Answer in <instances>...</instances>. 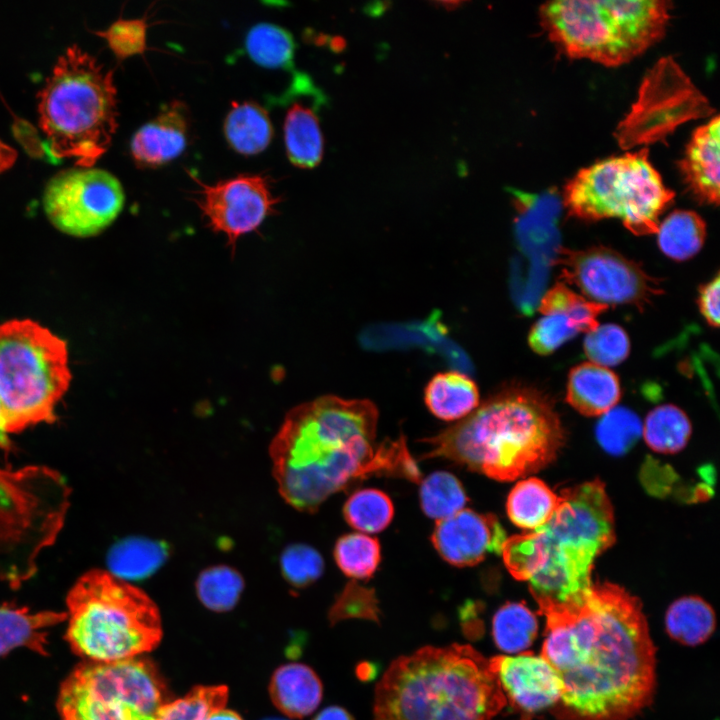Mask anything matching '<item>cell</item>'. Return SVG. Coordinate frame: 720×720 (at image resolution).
<instances>
[{"instance_id": "1", "label": "cell", "mask_w": 720, "mask_h": 720, "mask_svg": "<svg viewBox=\"0 0 720 720\" xmlns=\"http://www.w3.org/2000/svg\"><path fill=\"white\" fill-rule=\"evenodd\" d=\"M546 617L540 655L557 671L571 720H627L652 700L656 648L640 600L610 582L581 603H537Z\"/></svg>"}, {"instance_id": "2", "label": "cell", "mask_w": 720, "mask_h": 720, "mask_svg": "<svg viewBox=\"0 0 720 720\" xmlns=\"http://www.w3.org/2000/svg\"><path fill=\"white\" fill-rule=\"evenodd\" d=\"M378 410L369 400L325 395L290 410L270 445L284 500L315 512L331 495L373 474L419 481L405 441L376 442Z\"/></svg>"}, {"instance_id": "3", "label": "cell", "mask_w": 720, "mask_h": 720, "mask_svg": "<svg viewBox=\"0 0 720 720\" xmlns=\"http://www.w3.org/2000/svg\"><path fill=\"white\" fill-rule=\"evenodd\" d=\"M565 432L552 402L523 385L491 395L467 417L424 439V458L442 457L497 481H512L552 463Z\"/></svg>"}, {"instance_id": "4", "label": "cell", "mask_w": 720, "mask_h": 720, "mask_svg": "<svg viewBox=\"0 0 720 720\" xmlns=\"http://www.w3.org/2000/svg\"><path fill=\"white\" fill-rule=\"evenodd\" d=\"M560 497L545 526L507 538L501 553L510 574L529 582L536 602L581 603L593 584L595 559L615 542L613 507L598 479Z\"/></svg>"}, {"instance_id": "5", "label": "cell", "mask_w": 720, "mask_h": 720, "mask_svg": "<svg viewBox=\"0 0 720 720\" xmlns=\"http://www.w3.org/2000/svg\"><path fill=\"white\" fill-rule=\"evenodd\" d=\"M489 659L470 645L426 646L394 660L376 686L375 720H492L506 705Z\"/></svg>"}, {"instance_id": "6", "label": "cell", "mask_w": 720, "mask_h": 720, "mask_svg": "<svg viewBox=\"0 0 720 720\" xmlns=\"http://www.w3.org/2000/svg\"><path fill=\"white\" fill-rule=\"evenodd\" d=\"M113 70L77 45L66 49L38 93L39 125L50 153L93 167L117 129Z\"/></svg>"}, {"instance_id": "7", "label": "cell", "mask_w": 720, "mask_h": 720, "mask_svg": "<svg viewBox=\"0 0 720 720\" xmlns=\"http://www.w3.org/2000/svg\"><path fill=\"white\" fill-rule=\"evenodd\" d=\"M66 640L88 661L133 658L155 648L161 639L160 614L140 589L108 571L83 574L69 591Z\"/></svg>"}, {"instance_id": "8", "label": "cell", "mask_w": 720, "mask_h": 720, "mask_svg": "<svg viewBox=\"0 0 720 720\" xmlns=\"http://www.w3.org/2000/svg\"><path fill=\"white\" fill-rule=\"evenodd\" d=\"M670 9L663 0H558L544 3L539 17L561 53L615 67L664 36Z\"/></svg>"}, {"instance_id": "9", "label": "cell", "mask_w": 720, "mask_h": 720, "mask_svg": "<svg viewBox=\"0 0 720 720\" xmlns=\"http://www.w3.org/2000/svg\"><path fill=\"white\" fill-rule=\"evenodd\" d=\"M70 381L63 339L30 319L0 324V423L8 435L53 422Z\"/></svg>"}, {"instance_id": "10", "label": "cell", "mask_w": 720, "mask_h": 720, "mask_svg": "<svg viewBox=\"0 0 720 720\" xmlns=\"http://www.w3.org/2000/svg\"><path fill=\"white\" fill-rule=\"evenodd\" d=\"M70 489L46 466L0 467V581L16 588L31 578L43 550L61 531Z\"/></svg>"}, {"instance_id": "11", "label": "cell", "mask_w": 720, "mask_h": 720, "mask_svg": "<svg viewBox=\"0 0 720 720\" xmlns=\"http://www.w3.org/2000/svg\"><path fill=\"white\" fill-rule=\"evenodd\" d=\"M674 196L649 161L648 149L642 148L579 170L565 185L562 203L574 217L618 218L642 236L657 233L659 217Z\"/></svg>"}, {"instance_id": "12", "label": "cell", "mask_w": 720, "mask_h": 720, "mask_svg": "<svg viewBox=\"0 0 720 720\" xmlns=\"http://www.w3.org/2000/svg\"><path fill=\"white\" fill-rule=\"evenodd\" d=\"M169 699L163 678L146 658L87 660L64 680L57 709L62 720H155Z\"/></svg>"}, {"instance_id": "13", "label": "cell", "mask_w": 720, "mask_h": 720, "mask_svg": "<svg viewBox=\"0 0 720 720\" xmlns=\"http://www.w3.org/2000/svg\"><path fill=\"white\" fill-rule=\"evenodd\" d=\"M714 109L678 63L661 58L645 75L638 98L618 124L623 150L663 141L683 123L710 116Z\"/></svg>"}, {"instance_id": "14", "label": "cell", "mask_w": 720, "mask_h": 720, "mask_svg": "<svg viewBox=\"0 0 720 720\" xmlns=\"http://www.w3.org/2000/svg\"><path fill=\"white\" fill-rule=\"evenodd\" d=\"M125 194L110 172L74 167L54 175L43 193V208L60 232L78 238L92 237L111 225L123 209Z\"/></svg>"}, {"instance_id": "15", "label": "cell", "mask_w": 720, "mask_h": 720, "mask_svg": "<svg viewBox=\"0 0 720 720\" xmlns=\"http://www.w3.org/2000/svg\"><path fill=\"white\" fill-rule=\"evenodd\" d=\"M555 263L561 267L565 282L575 286L587 300L607 307L621 304L640 309L663 293L658 281L638 263L607 247L562 248Z\"/></svg>"}, {"instance_id": "16", "label": "cell", "mask_w": 720, "mask_h": 720, "mask_svg": "<svg viewBox=\"0 0 720 720\" xmlns=\"http://www.w3.org/2000/svg\"><path fill=\"white\" fill-rule=\"evenodd\" d=\"M196 182L200 189L195 201L208 226L224 234L233 249L239 237L257 230L279 202L261 175H238L214 184Z\"/></svg>"}, {"instance_id": "17", "label": "cell", "mask_w": 720, "mask_h": 720, "mask_svg": "<svg viewBox=\"0 0 720 720\" xmlns=\"http://www.w3.org/2000/svg\"><path fill=\"white\" fill-rule=\"evenodd\" d=\"M505 531L493 514L462 509L436 521L431 541L438 554L456 567L474 566L490 552L501 553Z\"/></svg>"}, {"instance_id": "18", "label": "cell", "mask_w": 720, "mask_h": 720, "mask_svg": "<svg viewBox=\"0 0 720 720\" xmlns=\"http://www.w3.org/2000/svg\"><path fill=\"white\" fill-rule=\"evenodd\" d=\"M490 669L511 703L526 712H536L559 702L563 683L557 671L540 654L489 659Z\"/></svg>"}, {"instance_id": "19", "label": "cell", "mask_w": 720, "mask_h": 720, "mask_svg": "<svg viewBox=\"0 0 720 720\" xmlns=\"http://www.w3.org/2000/svg\"><path fill=\"white\" fill-rule=\"evenodd\" d=\"M188 137L186 105L174 100L134 133L130 152L138 165L158 167L177 158L185 150Z\"/></svg>"}, {"instance_id": "20", "label": "cell", "mask_w": 720, "mask_h": 720, "mask_svg": "<svg viewBox=\"0 0 720 720\" xmlns=\"http://www.w3.org/2000/svg\"><path fill=\"white\" fill-rule=\"evenodd\" d=\"M720 119L716 115L692 134L680 170L696 198L718 205L720 199Z\"/></svg>"}, {"instance_id": "21", "label": "cell", "mask_w": 720, "mask_h": 720, "mask_svg": "<svg viewBox=\"0 0 720 720\" xmlns=\"http://www.w3.org/2000/svg\"><path fill=\"white\" fill-rule=\"evenodd\" d=\"M620 397L619 379L606 367L585 362L569 372L566 401L585 416H602Z\"/></svg>"}, {"instance_id": "22", "label": "cell", "mask_w": 720, "mask_h": 720, "mask_svg": "<svg viewBox=\"0 0 720 720\" xmlns=\"http://www.w3.org/2000/svg\"><path fill=\"white\" fill-rule=\"evenodd\" d=\"M269 692L274 705L280 711L292 718H302L319 705L322 684L310 667L291 663L275 670Z\"/></svg>"}, {"instance_id": "23", "label": "cell", "mask_w": 720, "mask_h": 720, "mask_svg": "<svg viewBox=\"0 0 720 720\" xmlns=\"http://www.w3.org/2000/svg\"><path fill=\"white\" fill-rule=\"evenodd\" d=\"M66 612H30L25 607H0V656L18 647L47 655V629L65 621Z\"/></svg>"}, {"instance_id": "24", "label": "cell", "mask_w": 720, "mask_h": 720, "mask_svg": "<svg viewBox=\"0 0 720 720\" xmlns=\"http://www.w3.org/2000/svg\"><path fill=\"white\" fill-rule=\"evenodd\" d=\"M424 402L435 417L458 422L479 406V390L466 374L455 370L440 372L427 383Z\"/></svg>"}, {"instance_id": "25", "label": "cell", "mask_w": 720, "mask_h": 720, "mask_svg": "<svg viewBox=\"0 0 720 720\" xmlns=\"http://www.w3.org/2000/svg\"><path fill=\"white\" fill-rule=\"evenodd\" d=\"M561 503L560 495L536 477L517 482L511 489L506 510L511 522L524 530L536 531L545 526Z\"/></svg>"}, {"instance_id": "26", "label": "cell", "mask_w": 720, "mask_h": 720, "mask_svg": "<svg viewBox=\"0 0 720 720\" xmlns=\"http://www.w3.org/2000/svg\"><path fill=\"white\" fill-rule=\"evenodd\" d=\"M284 140L288 158L299 168H314L322 159L324 140L316 112L294 103L284 121Z\"/></svg>"}, {"instance_id": "27", "label": "cell", "mask_w": 720, "mask_h": 720, "mask_svg": "<svg viewBox=\"0 0 720 720\" xmlns=\"http://www.w3.org/2000/svg\"><path fill=\"white\" fill-rule=\"evenodd\" d=\"M227 142L238 153L254 155L270 144L273 127L266 110L251 101L233 102L224 121Z\"/></svg>"}, {"instance_id": "28", "label": "cell", "mask_w": 720, "mask_h": 720, "mask_svg": "<svg viewBox=\"0 0 720 720\" xmlns=\"http://www.w3.org/2000/svg\"><path fill=\"white\" fill-rule=\"evenodd\" d=\"M716 617L713 608L698 596H684L670 604L665 614V629L685 646L704 643L713 634Z\"/></svg>"}, {"instance_id": "29", "label": "cell", "mask_w": 720, "mask_h": 720, "mask_svg": "<svg viewBox=\"0 0 720 720\" xmlns=\"http://www.w3.org/2000/svg\"><path fill=\"white\" fill-rule=\"evenodd\" d=\"M164 543L146 538H126L107 555L110 573L122 580H140L154 573L167 558Z\"/></svg>"}, {"instance_id": "30", "label": "cell", "mask_w": 720, "mask_h": 720, "mask_svg": "<svg viewBox=\"0 0 720 720\" xmlns=\"http://www.w3.org/2000/svg\"><path fill=\"white\" fill-rule=\"evenodd\" d=\"M706 237L705 221L694 211L675 210L657 230L660 250L669 258L684 261L695 256Z\"/></svg>"}, {"instance_id": "31", "label": "cell", "mask_w": 720, "mask_h": 720, "mask_svg": "<svg viewBox=\"0 0 720 720\" xmlns=\"http://www.w3.org/2000/svg\"><path fill=\"white\" fill-rule=\"evenodd\" d=\"M691 433L689 418L683 410L672 404H664L651 410L642 429L648 447L663 454L681 451L687 445Z\"/></svg>"}, {"instance_id": "32", "label": "cell", "mask_w": 720, "mask_h": 720, "mask_svg": "<svg viewBox=\"0 0 720 720\" xmlns=\"http://www.w3.org/2000/svg\"><path fill=\"white\" fill-rule=\"evenodd\" d=\"M538 630L535 614L523 603L507 602L495 613L492 634L496 646L507 653L530 647Z\"/></svg>"}, {"instance_id": "33", "label": "cell", "mask_w": 720, "mask_h": 720, "mask_svg": "<svg viewBox=\"0 0 720 720\" xmlns=\"http://www.w3.org/2000/svg\"><path fill=\"white\" fill-rule=\"evenodd\" d=\"M245 47L250 58L258 65L275 69L292 67L295 51L293 37L276 24L254 25L247 33Z\"/></svg>"}, {"instance_id": "34", "label": "cell", "mask_w": 720, "mask_h": 720, "mask_svg": "<svg viewBox=\"0 0 720 720\" xmlns=\"http://www.w3.org/2000/svg\"><path fill=\"white\" fill-rule=\"evenodd\" d=\"M423 512L436 521L464 509L468 501L459 479L446 471H436L422 480L419 490Z\"/></svg>"}, {"instance_id": "35", "label": "cell", "mask_w": 720, "mask_h": 720, "mask_svg": "<svg viewBox=\"0 0 720 720\" xmlns=\"http://www.w3.org/2000/svg\"><path fill=\"white\" fill-rule=\"evenodd\" d=\"M343 515L346 522L359 532L377 533L392 521L394 507L387 494L368 488L354 492L347 499Z\"/></svg>"}, {"instance_id": "36", "label": "cell", "mask_w": 720, "mask_h": 720, "mask_svg": "<svg viewBox=\"0 0 720 720\" xmlns=\"http://www.w3.org/2000/svg\"><path fill=\"white\" fill-rule=\"evenodd\" d=\"M334 559L346 576L367 579L374 574L381 559L379 541L360 532L346 534L335 544Z\"/></svg>"}, {"instance_id": "37", "label": "cell", "mask_w": 720, "mask_h": 720, "mask_svg": "<svg viewBox=\"0 0 720 720\" xmlns=\"http://www.w3.org/2000/svg\"><path fill=\"white\" fill-rule=\"evenodd\" d=\"M643 423L628 408L614 407L598 421L595 435L603 450L613 456L630 451L642 435Z\"/></svg>"}, {"instance_id": "38", "label": "cell", "mask_w": 720, "mask_h": 720, "mask_svg": "<svg viewBox=\"0 0 720 720\" xmlns=\"http://www.w3.org/2000/svg\"><path fill=\"white\" fill-rule=\"evenodd\" d=\"M244 588L242 576L228 566L205 569L196 582V592L201 603L210 610L225 612L238 602Z\"/></svg>"}, {"instance_id": "39", "label": "cell", "mask_w": 720, "mask_h": 720, "mask_svg": "<svg viewBox=\"0 0 720 720\" xmlns=\"http://www.w3.org/2000/svg\"><path fill=\"white\" fill-rule=\"evenodd\" d=\"M607 308L605 305L589 301L578 295L562 282L556 283L548 290L541 298L539 305L542 315L553 312L566 314L579 333H588L595 329L599 325L597 316Z\"/></svg>"}, {"instance_id": "40", "label": "cell", "mask_w": 720, "mask_h": 720, "mask_svg": "<svg viewBox=\"0 0 720 720\" xmlns=\"http://www.w3.org/2000/svg\"><path fill=\"white\" fill-rule=\"evenodd\" d=\"M227 699L225 686H198L185 697L163 705L155 720H206L211 713L224 708Z\"/></svg>"}, {"instance_id": "41", "label": "cell", "mask_w": 720, "mask_h": 720, "mask_svg": "<svg viewBox=\"0 0 720 720\" xmlns=\"http://www.w3.org/2000/svg\"><path fill=\"white\" fill-rule=\"evenodd\" d=\"M584 351L591 363L607 368L627 358L630 340L624 329L616 324L598 325L586 333Z\"/></svg>"}, {"instance_id": "42", "label": "cell", "mask_w": 720, "mask_h": 720, "mask_svg": "<svg viewBox=\"0 0 720 720\" xmlns=\"http://www.w3.org/2000/svg\"><path fill=\"white\" fill-rule=\"evenodd\" d=\"M280 565L284 578L297 588L315 582L324 569L323 558L319 552L305 544L288 546L281 555Z\"/></svg>"}, {"instance_id": "43", "label": "cell", "mask_w": 720, "mask_h": 720, "mask_svg": "<svg viewBox=\"0 0 720 720\" xmlns=\"http://www.w3.org/2000/svg\"><path fill=\"white\" fill-rule=\"evenodd\" d=\"M147 26L146 17L119 18L104 31H95V34L104 38L114 55L123 60L142 54L147 49Z\"/></svg>"}, {"instance_id": "44", "label": "cell", "mask_w": 720, "mask_h": 720, "mask_svg": "<svg viewBox=\"0 0 720 720\" xmlns=\"http://www.w3.org/2000/svg\"><path fill=\"white\" fill-rule=\"evenodd\" d=\"M578 333L566 314L553 312L543 315L532 326L528 335V343L535 353L548 355Z\"/></svg>"}, {"instance_id": "45", "label": "cell", "mask_w": 720, "mask_h": 720, "mask_svg": "<svg viewBox=\"0 0 720 720\" xmlns=\"http://www.w3.org/2000/svg\"><path fill=\"white\" fill-rule=\"evenodd\" d=\"M378 606L375 592L357 584L349 582L342 593L337 597L329 611L331 623L349 618L378 620Z\"/></svg>"}, {"instance_id": "46", "label": "cell", "mask_w": 720, "mask_h": 720, "mask_svg": "<svg viewBox=\"0 0 720 720\" xmlns=\"http://www.w3.org/2000/svg\"><path fill=\"white\" fill-rule=\"evenodd\" d=\"M719 274L699 289L698 307L707 323L715 328L719 326Z\"/></svg>"}, {"instance_id": "47", "label": "cell", "mask_w": 720, "mask_h": 720, "mask_svg": "<svg viewBox=\"0 0 720 720\" xmlns=\"http://www.w3.org/2000/svg\"><path fill=\"white\" fill-rule=\"evenodd\" d=\"M314 720H353V718L345 709L331 706L322 710Z\"/></svg>"}, {"instance_id": "48", "label": "cell", "mask_w": 720, "mask_h": 720, "mask_svg": "<svg viewBox=\"0 0 720 720\" xmlns=\"http://www.w3.org/2000/svg\"><path fill=\"white\" fill-rule=\"evenodd\" d=\"M16 157V151L0 139V174L14 164Z\"/></svg>"}, {"instance_id": "49", "label": "cell", "mask_w": 720, "mask_h": 720, "mask_svg": "<svg viewBox=\"0 0 720 720\" xmlns=\"http://www.w3.org/2000/svg\"><path fill=\"white\" fill-rule=\"evenodd\" d=\"M206 720H243L240 715L232 710L219 709L209 715Z\"/></svg>"}, {"instance_id": "50", "label": "cell", "mask_w": 720, "mask_h": 720, "mask_svg": "<svg viewBox=\"0 0 720 720\" xmlns=\"http://www.w3.org/2000/svg\"><path fill=\"white\" fill-rule=\"evenodd\" d=\"M10 440L0 423V449H9Z\"/></svg>"}, {"instance_id": "51", "label": "cell", "mask_w": 720, "mask_h": 720, "mask_svg": "<svg viewBox=\"0 0 720 720\" xmlns=\"http://www.w3.org/2000/svg\"><path fill=\"white\" fill-rule=\"evenodd\" d=\"M264 720H284V719H280V718H268V719H264Z\"/></svg>"}]
</instances>
